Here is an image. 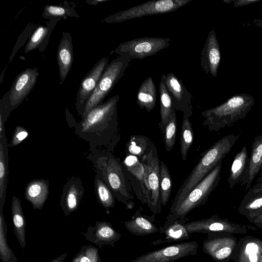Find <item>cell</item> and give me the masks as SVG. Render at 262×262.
Here are the masks:
<instances>
[{"instance_id":"d6a6232c","label":"cell","mask_w":262,"mask_h":262,"mask_svg":"<svg viewBox=\"0 0 262 262\" xmlns=\"http://www.w3.org/2000/svg\"><path fill=\"white\" fill-rule=\"evenodd\" d=\"M96 242L101 245H110L114 247L121 237L112 225L106 222H98L96 225Z\"/></svg>"},{"instance_id":"9c48e42d","label":"cell","mask_w":262,"mask_h":262,"mask_svg":"<svg viewBox=\"0 0 262 262\" xmlns=\"http://www.w3.org/2000/svg\"><path fill=\"white\" fill-rule=\"evenodd\" d=\"M140 161L145 169V186L151 196L149 208L154 214L160 213L162 206L160 191V161L153 143Z\"/></svg>"},{"instance_id":"f1b7e54d","label":"cell","mask_w":262,"mask_h":262,"mask_svg":"<svg viewBox=\"0 0 262 262\" xmlns=\"http://www.w3.org/2000/svg\"><path fill=\"white\" fill-rule=\"evenodd\" d=\"M122 162L125 168L131 173L139 182L143 195L146 199L148 207L150 206L151 196L148 193L144 183L145 169L143 163L136 156L126 155Z\"/></svg>"},{"instance_id":"5bb4252c","label":"cell","mask_w":262,"mask_h":262,"mask_svg":"<svg viewBox=\"0 0 262 262\" xmlns=\"http://www.w3.org/2000/svg\"><path fill=\"white\" fill-rule=\"evenodd\" d=\"M108 57L101 58L82 79L77 93L76 108L78 114L83 115L87 102L106 68Z\"/></svg>"},{"instance_id":"e575fe53","label":"cell","mask_w":262,"mask_h":262,"mask_svg":"<svg viewBox=\"0 0 262 262\" xmlns=\"http://www.w3.org/2000/svg\"><path fill=\"white\" fill-rule=\"evenodd\" d=\"M172 181L169 171L163 161H160V191L161 203L166 206L170 198Z\"/></svg>"},{"instance_id":"5b68a950","label":"cell","mask_w":262,"mask_h":262,"mask_svg":"<svg viewBox=\"0 0 262 262\" xmlns=\"http://www.w3.org/2000/svg\"><path fill=\"white\" fill-rule=\"evenodd\" d=\"M222 164V161H220L167 216L172 219H185L193 209L205 204L211 192L219 185Z\"/></svg>"},{"instance_id":"ab89813d","label":"cell","mask_w":262,"mask_h":262,"mask_svg":"<svg viewBox=\"0 0 262 262\" xmlns=\"http://www.w3.org/2000/svg\"><path fill=\"white\" fill-rule=\"evenodd\" d=\"M29 135V133L25 128L21 126H17L13 132L11 142L8 144V147H13L18 145L27 138Z\"/></svg>"},{"instance_id":"7a4b0ae2","label":"cell","mask_w":262,"mask_h":262,"mask_svg":"<svg viewBox=\"0 0 262 262\" xmlns=\"http://www.w3.org/2000/svg\"><path fill=\"white\" fill-rule=\"evenodd\" d=\"M92 154L91 159L97 176L106 183L116 199L127 209H132L135 204L134 191L120 158L105 150H96Z\"/></svg>"},{"instance_id":"60d3db41","label":"cell","mask_w":262,"mask_h":262,"mask_svg":"<svg viewBox=\"0 0 262 262\" xmlns=\"http://www.w3.org/2000/svg\"><path fill=\"white\" fill-rule=\"evenodd\" d=\"M258 1L257 0H238L234 2V6L235 7L243 6L257 2Z\"/></svg>"},{"instance_id":"ac0fdd59","label":"cell","mask_w":262,"mask_h":262,"mask_svg":"<svg viewBox=\"0 0 262 262\" xmlns=\"http://www.w3.org/2000/svg\"><path fill=\"white\" fill-rule=\"evenodd\" d=\"M186 217L172 219L167 216L163 226L159 228V232L162 235V238L153 241L151 244L157 245L188 239L190 234L186 228Z\"/></svg>"},{"instance_id":"7c38bea8","label":"cell","mask_w":262,"mask_h":262,"mask_svg":"<svg viewBox=\"0 0 262 262\" xmlns=\"http://www.w3.org/2000/svg\"><path fill=\"white\" fill-rule=\"evenodd\" d=\"M237 242L231 233H209L203 242V250L215 262H231Z\"/></svg>"},{"instance_id":"d590c367","label":"cell","mask_w":262,"mask_h":262,"mask_svg":"<svg viewBox=\"0 0 262 262\" xmlns=\"http://www.w3.org/2000/svg\"><path fill=\"white\" fill-rule=\"evenodd\" d=\"M95 188L98 200L105 208H113L115 205V196L106 183L98 176L95 178Z\"/></svg>"},{"instance_id":"ffe728a7","label":"cell","mask_w":262,"mask_h":262,"mask_svg":"<svg viewBox=\"0 0 262 262\" xmlns=\"http://www.w3.org/2000/svg\"><path fill=\"white\" fill-rule=\"evenodd\" d=\"M238 212L250 223H254L262 213V187L253 186L249 189L240 203Z\"/></svg>"},{"instance_id":"ba28073f","label":"cell","mask_w":262,"mask_h":262,"mask_svg":"<svg viewBox=\"0 0 262 262\" xmlns=\"http://www.w3.org/2000/svg\"><path fill=\"white\" fill-rule=\"evenodd\" d=\"M38 75L37 68H27L16 77L10 90L1 100L0 115L4 123L10 113L29 95L37 82Z\"/></svg>"},{"instance_id":"52a82bcc","label":"cell","mask_w":262,"mask_h":262,"mask_svg":"<svg viewBox=\"0 0 262 262\" xmlns=\"http://www.w3.org/2000/svg\"><path fill=\"white\" fill-rule=\"evenodd\" d=\"M192 0H152L105 17L106 23H119L132 19L176 11Z\"/></svg>"},{"instance_id":"8d00e7d4","label":"cell","mask_w":262,"mask_h":262,"mask_svg":"<svg viewBox=\"0 0 262 262\" xmlns=\"http://www.w3.org/2000/svg\"><path fill=\"white\" fill-rule=\"evenodd\" d=\"M0 254L3 262H16V258L8 246L6 233L7 231L3 209H0Z\"/></svg>"},{"instance_id":"74e56055","label":"cell","mask_w":262,"mask_h":262,"mask_svg":"<svg viewBox=\"0 0 262 262\" xmlns=\"http://www.w3.org/2000/svg\"><path fill=\"white\" fill-rule=\"evenodd\" d=\"M177 122L176 111L174 109L169 120L166 124L164 131V141L166 150L170 152L173 148L176 138Z\"/></svg>"},{"instance_id":"484cf974","label":"cell","mask_w":262,"mask_h":262,"mask_svg":"<svg viewBox=\"0 0 262 262\" xmlns=\"http://www.w3.org/2000/svg\"><path fill=\"white\" fill-rule=\"evenodd\" d=\"M157 102V89L151 76L146 78L140 85L137 95V104L147 112L152 111Z\"/></svg>"},{"instance_id":"1f68e13d","label":"cell","mask_w":262,"mask_h":262,"mask_svg":"<svg viewBox=\"0 0 262 262\" xmlns=\"http://www.w3.org/2000/svg\"><path fill=\"white\" fill-rule=\"evenodd\" d=\"M152 143L146 136L132 135L126 144V155L136 156L141 160L149 149Z\"/></svg>"},{"instance_id":"f6af8a7d","label":"cell","mask_w":262,"mask_h":262,"mask_svg":"<svg viewBox=\"0 0 262 262\" xmlns=\"http://www.w3.org/2000/svg\"><path fill=\"white\" fill-rule=\"evenodd\" d=\"M67 255V254H64L56 258L52 262H63L64 259L65 258L66 256Z\"/></svg>"},{"instance_id":"30bf717a","label":"cell","mask_w":262,"mask_h":262,"mask_svg":"<svg viewBox=\"0 0 262 262\" xmlns=\"http://www.w3.org/2000/svg\"><path fill=\"white\" fill-rule=\"evenodd\" d=\"M169 37H143L121 43L114 52L132 59H143L154 55L170 46Z\"/></svg>"},{"instance_id":"9a60e30c","label":"cell","mask_w":262,"mask_h":262,"mask_svg":"<svg viewBox=\"0 0 262 262\" xmlns=\"http://www.w3.org/2000/svg\"><path fill=\"white\" fill-rule=\"evenodd\" d=\"M165 83L171 98L176 111H180L188 117L192 115V95L185 87L182 81L172 72L164 76Z\"/></svg>"},{"instance_id":"d6986e66","label":"cell","mask_w":262,"mask_h":262,"mask_svg":"<svg viewBox=\"0 0 262 262\" xmlns=\"http://www.w3.org/2000/svg\"><path fill=\"white\" fill-rule=\"evenodd\" d=\"M83 193L84 188L79 178L72 177L64 185L60 204L67 215L78 208Z\"/></svg>"},{"instance_id":"f35d334b","label":"cell","mask_w":262,"mask_h":262,"mask_svg":"<svg viewBox=\"0 0 262 262\" xmlns=\"http://www.w3.org/2000/svg\"><path fill=\"white\" fill-rule=\"evenodd\" d=\"M42 16L45 18H50L57 21L60 18H66L69 16L79 17L73 9L54 5L46 6Z\"/></svg>"},{"instance_id":"8992f818","label":"cell","mask_w":262,"mask_h":262,"mask_svg":"<svg viewBox=\"0 0 262 262\" xmlns=\"http://www.w3.org/2000/svg\"><path fill=\"white\" fill-rule=\"evenodd\" d=\"M132 59L127 55H119L108 63L85 106L83 118L93 107L103 103L106 96L124 74Z\"/></svg>"},{"instance_id":"8fae6325","label":"cell","mask_w":262,"mask_h":262,"mask_svg":"<svg viewBox=\"0 0 262 262\" xmlns=\"http://www.w3.org/2000/svg\"><path fill=\"white\" fill-rule=\"evenodd\" d=\"M186 226L190 234L199 233L208 234L222 232L245 234L249 231L257 229L251 226L231 222L215 214L207 219L187 222Z\"/></svg>"},{"instance_id":"277c9868","label":"cell","mask_w":262,"mask_h":262,"mask_svg":"<svg viewBox=\"0 0 262 262\" xmlns=\"http://www.w3.org/2000/svg\"><path fill=\"white\" fill-rule=\"evenodd\" d=\"M254 103V98L248 94L233 96L223 104L202 112L205 118L203 125L210 132H218L244 118Z\"/></svg>"},{"instance_id":"f546056e","label":"cell","mask_w":262,"mask_h":262,"mask_svg":"<svg viewBox=\"0 0 262 262\" xmlns=\"http://www.w3.org/2000/svg\"><path fill=\"white\" fill-rule=\"evenodd\" d=\"M11 211L14 233L21 247L23 249H24L26 245V221L22 211L20 201L15 196H12Z\"/></svg>"},{"instance_id":"3957f363","label":"cell","mask_w":262,"mask_h":262,"mask_svg":"<svg viewBox=\"0 0 262 262\" xmlns=\"http://www.w3.org/2000/svg\"><path fill=\"white\" fill-rule=\"evenodd\" d=\"M239 137V134H230L217 140L201 154V157L188 177L178 190L171 205V213L180 204L188 193L229 152Z\"/></svg>"},{"instance_id":"4fadbf2b","label":"cell","mask_w":262,"mask_h":262,"mask_svg":"<svg viewBox=\"0 0 262 262\" xmlns=\"http://www.w3.org/2000/svg\"><path fill=\"white\" fill-rule=\"evenodd\" d=\"M198 244L195 241L175 244L138 256L130 262H173L179 259L195 255Z\"/></svg>"},{"instance_id":"ee69618b","label":"cell","mask_w":262,"mask_h":262,"mask_svg":"<svg viewBox=\"0 0 262 262\" xmlns=\"http://www.w3.org/2000/svg\"><path fill=\"white\" fill-rule=\"evenodd\" d=\"M108 0H94V1H88L86 2L90 5H97L98 3H101L108 1Z\"/></svg>"},{"instance_id":"e0dca14e","label":"cell","mask_w":262,"mask_h":262,"mask_svg":"<svg viewBox=\"0 0 262 262\" xmlns=\"http://www.w3.org/2000/svg\"><path fill=\"white\" fill-rule=\"evenodd\" d=\"M201 66L206 74L216 77L221 61L220 46L214 29L211 30L201 53Z\"/></svg>"},{"instance_id":"4dcf8cb0","label":"cell","mask_w":262,"mask_h":262,"mask_svg":"<svg viewBox=\"0 0 262 262\" xmlns=\"http://www.w3.org/2000/svg\"><path fill=\"white\" fill-rule=\"evenodd\" d=\"M165 75L163 74L162 75L159 85L161 118V121L159 123V126L162 132L164 131L165 126L168 122L173 110L174 109L173 106L171 98L165 83Z\"/></svg>"},{"instance_id":"7402d4cb","label":"cell","mask_w":262,"mask_h":262,"mask_svg":"<svg viewBox=\"0 0 262 262\" xmlns=\"http://www.w3.org/2000/svg\"><path fill=\"white\" fill-rule=\"evenodd\" d=\"M155 214L151 216L142 214L139 210L136 211L132 219L124 222L127 230L134 235L143 236L155 234L159 231L155 224Z\"/></svg>"},{"instance_id":"603a6c76","label":"cell","mask_w":262,"mask_h":262,"mask_svg":"<svg viewBox=\"0 0 262 262\" xmlns=\"http://www.w3.org/2000/svg\"><path fill=\"white\" fill-rule=\"evenodd\" d=\"M262 168V134L254 139L247 173L241 183L246 185V190L250 188L252 183Z\"/></svg>"},{"instance_id":"d4e9b609","label":"cell","mask_w":262,"mask_h":262,"mask_svg":"<svg viewBox=\"0 0 262 262\" xmlns=\"http://www.w3.org/2000/svg\"><path fill=\"white\" fill-rule=\"evenodd\" d=\"M249 157L246 145L236 153L232 161L228 179L229 187L233 188L241 183L245 176L248 167Z\"/></svg>"},{"instance_id":"cb8c5ba5","label":"cell","mask_w":262,"mask_h":262,"mask_svg":"<svg viewBox=\"0 0 262 262\" xmlns=\"http://www.w3.org/2000/svg\"><path fill=\"white\" fill-rule=\"evenodd\" d=\"M49 194V182L44 179H34L27 185L25 198L34 209H41Z\"/></svg>"},{"instance_id":"7bdbcfd3","label":"cell","mask_w":262,"mask_h":262,"mask_svg":"<svg viewBox=\"0 0 262 262\" xmlns=\"http://www.w3.org/2000/svg\"><path fill=\"white\" fill-rule=\"evenodd\" d=\"M259 177L257 179V183L254 186L255 187H262V168L259 172Z\"/></svg>"},{"instance_id":"836d02e7","label":"cell","mask_w":262,"mask_h":262,"mask_svg":"<svg viewBox=\"0 0 262 262\" xmlns=\"http://www.w3.org/2000/svg\"><path fill=\"white\" fill-rule=\"evenodd\" d=\"M193 137L192 124L189 118L186 114H183L180 143L181 157L184 161L186 160L188 151L192 144Z\"/></svg>"},{"instance_id":"6da1fadb","label":"cell","mask_w":262,"mask_h":262,"mask_svg":"<svg viewBox=\"0 0 262 262\" xmlns=\"http://www.w3.org/2000/svg\"><path fill=\"white\" fill-rule=\"evenodd\" d=\"M119 96L115 95L91 109L77 125L75 133L89 141L92 152H113L121 138L117 116Z\"/></svg>"},{"instance_id":"b9f144b4","label":"cell","mask_w":262,"mask_h":262,"mask_svg":"<svg viewBox=\"0 0 262 262\" xmlns=\"http://www.w3.org/2000/svg\"><path fill=\"white\" fill-rule=\"evenodd\" d=\"M253 224L259 228H262V213L255 220Z\"/></svg>"},{"instance_id":"4316f807","label":"cell","mask_w":262,"mask_h":262,"mask_svg":"<svg viewBox=\"0 0 262 262\" xmlns=\"http://www.w3.org/2000/svg\"><path fill=\"white\" fill-rule=\"evenodd\" d=\"M57 20L51 19L46 26H38L33 32L25 48V53L38 48L42 52L46 48L50 38L51 31Z\"/></svg>"},{"instance_id":"bcb514c9","label":"cell","mask_w":262,"mask_h":262,"mask_svg":"<svg viewBox=\"0 0 262 262\" xmlns=\"http://www.w3.org/2000/svg\"><path fill=\"white\" fill-rule=\"evenodd\" d=\"M81 257V252L79 254L75 257V258L73 260V262H80V259Z\"/></svg>"},{"instance_id":"44dd1931","label":"cell","mask_w":262,"mask_h":262,"mask_svg":"<svg viewBox=\"0 0 262 262\" xmlns=\"http://www.w3.org/2000/svg\"><path fill=\"white\" fill-rule=\"evenodd\" d=\"M73 53L71 34L68 32H63L57 52V61L61 82H64L71 70L74 60Z\"/></svg>"},{"instance_id":"2e32d148","label":"cell","mask_w":262,"mask_h":262,"mask_svg":"<svg viewBox=\"0 0 262 262\" xmlns=\"http://www.w3.org/2000/svg\"><path fill=\"white\" fill-rule=\"evenodd\" d=\"M231 260L234 262H262V240L252 236L240 238Z\"/></svg>"},{"instance_id":"83f0119b","label":"cell","mask_w":262,"mask_h":262,"mask_svg":"<svg viewBox=\"0 0 262 262\" xmlns=\"http://www.w3.org/2000/svg\"><path fill=\"white\" fill-rule=\"evenodd\" d=\"M8 144L5 132L0 136V209L5 204L6 188L8 181Z\"/></svg>"}]
</instances>
